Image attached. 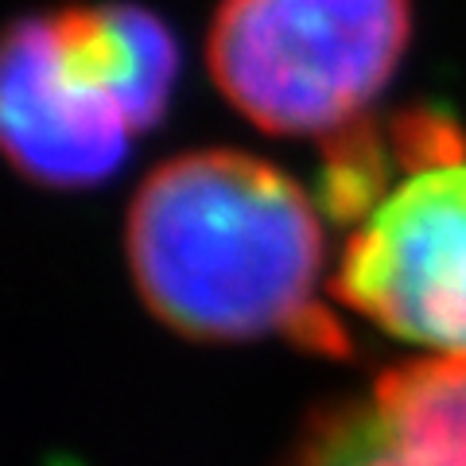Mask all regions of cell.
<instances>
[{"label":"cell","instance_id":"cell-1","mask_svg":"<svg viewBox=\"0 0 466 466\" xmlns=\"http://www.w3.org/2000/svg\"><path fill=\"white\" fill-rule=\"evenodd\" d=\"M125 249L140 299L183 339L354 354L323 303V214L268 159L202 148L159 164L128 207Z\"/></svg>","mask_w":466,"mask_h":466},{"label":"cell","instance_id":"cell-2","mask_svg":"<svg viewBox=\"0 0 466 466\" xmlns=\"http://www.w3.org/2000/svg\"><path fill=\"white\" fill-rule=\"evenodd\" d=\"M179 43L133 0L63 5L0 32V156L39 187L113 179L167 116Z\"/></svg>","mask_w":466,"mask_h":466},{"label":"cell","instance_id":"cell-3","mask_svg":"<svg viewBox=\"0 0 466 466\" xmlns=\"http://www.w3.org/2000/svg\"><path fill=\"white\" fill-rule=\"evenodd\" d=\"M412 0H222L207 35L214 86L272 137H339L389 90Z\"/></svg>","mask_w":466,"mask_h":466},{"label":"cell","instance_id":"cell-4","mask_svg":"<svg viewBox=\"0 0 466 466\" xmlns=\"http://www.w3.org/2000/svg\"><path fill=\"white\" fill-rule=\"evenodd\" d=\"M330 291L392 339L466 358V140L412 164L350 226Z\"/></svg>","mask_w":466,"mask_h":466},{"label":"cell","instance_id":"cell-5","mask_svg":"<svg viewBox=\"0 0 466 466\" xmlns=\"http://www.w3.org/2000/svg\"><path fill=\"white\" fill-rule=\"evenodd\" d=\"M276 466H466V358L404 361L319 404Z\"/></svg>","mask_w":466,"mask_h":466}]
</instances>
